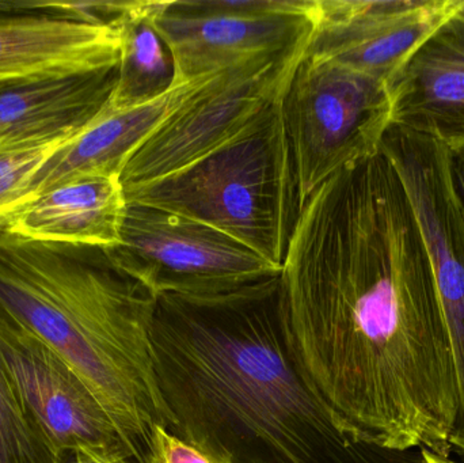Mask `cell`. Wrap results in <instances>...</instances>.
I'll list each match as a JSON object with an SVG mask.
<instances>
[{"label":"cell","mask_w":464,"mask_h":463,"mask_svg":"<svg viewBox=\"0 0 464 463\" xmlns=\"http://www.w3.org/2000/svg\"><path fill=\"white\" fill-rule=\"evenodd\" d=\"M280 287L295 352L343 435L450 458L451 342L424 236L382 149L300 207Z\"/></svg>","instance_id":"cell-1"},{"label":"cell","mask_w":464,"mask_h":463,"mask_svg":"<svg viewBox=\"0 0 464 463\" xmlns=\"http://www.w3.org/2000/svg\"><path fill=\"white\" fill-rule=\"evenodd\" d=\"M152 362L169 431L230 463H384L341 431L295 352L280 276L158 296Z\"/></svg>","instance_id":"cell-2"},{"label":"cell","mask_w":464,"mask_h":463,"mask_svg":"<svg viewBox=\"0 0 464 463\" xmlns=\"http://www.w3.org/2000/svg\"><path fill=\"white\" fill-rule=\"evenodd\" d=\"M155 302L101 247L0 231V307L83 381L136 463L155 427L173 426L152 362Z\"/></svg>","instance_id":"cell-3"},{"label":"cell","mask_w":464,"mask_h":463,"mask_svg":"<svg viewBox=\"0 0 464 463\" xmlns=\"http://www.w3.org/2000/svg\"><path fill=\"white\" fill-rule=\"evenodd\" d=\"M125 196L128 203L203 223L259 257L283 266L299 214L283 100L228 146L174 176L125 192Z\"/></svg>","instance_id":"cell-4"},{"label":"cell","mask_w":464,"mask_h":463,"mask_svg":"<svg viewBox=\"0 0 464 463\" xmlns=\"http://www.w3.org/2000/svg\"><path fill=\"white\" fill-rule=\"evenodd\" d=\"M299 209L330 177L381 151L392 125L384 82L329 57L307 53L283 98Z\"/></svg>","instance_id":"cell-5"},{"label":"cell","mask_w":464,"mask_h":463,"mask_svg":"<svg viewBox=\"0 0 464 463\" xmlns=\"http://www.w3.org/2000/svg\"><path fill=\"white\" fill-rule=\"evenodd\" d=\"M307 49L215 75L133 154L120 177L125 192L174 176L247 133L283 100Z\"/></svg>","instance_id":"cell-6"},{"label":"cell","mask_w":464,"mask_h":463,"mask_svg":"<svg viewBox=\"0 0 464 463\" xmlns=\"http://www.w3.org/2000/svg\"><path fill=\"white\" fill-rule=\"evenodd\" d=\"M103 250L155 298L230 293L283 269L203 223L136 203H128L119 245Z\"/></svg>","instance_id":"cell-7"},{"label":"cell","mask_w":464,"mask_h":463,"mask_svg":"<svg viewBox=\"0 0 464 463\" xmlns=\"http://www.w3.org/2000/svg\"><path fill=\"white\" fill-rule=\"evenodd\" d=\"M318 0L158 2L152 24L173 56L176 83L308 48Z\"/></svg>","instance_id":"cell-8"},{"label":"cell","mask_w":464,"mask_h":463,"mask_svg":"<svg viewBox=\"0 0 464 463\" xmlns=\"http://www.w3.org/2000/svg\"><path fill=\"white\" fill-rule=\"evenodd\" d=\"M382 151L402 179L432 264L457 371L454 437L464 445V200L452 154L436 139L397 125Z\"/></svg>","instance_id":"cell-9"},{"label":"cell","mask_w":464,"mask_h":463,"mask_svg":"<svg viewBox=\"0 0 464 463\" xmlns=\"http://www.w3.org/2000/svg\"><path fill=\"white\" fill-rule=\"evenodd\" d=\"M0 359L30 412L65 456L79 449H94L135 462L83 381L2 307Z\"/></svg>","instance_id":"cell-10"},{"label":"cell","mask_w":464,"mask_h":463,"mask_svg":"<svg viewBox=\"0 0 464 463\" xmlns=\"http://www.w3.org/2000/svg\"><path fill=\"white\" fill-rule=\"evenodd\" d=\"M457 5L458 0H318L307 52L392 89L414 52Z\"/></svg>","instance_id":"cell-11"},{"label":"cell","mask_w":464,"mask_h":463,"mask_svg":"<svg viewBox=\"0 0 464 463\" xmlns=\"http://www.w3.org/2000/svg\"><path fill=\"white\" fill-rule=\"evenodd\" d=\"M117 26L48 13L0 16V90L120 65Z\"/></svg>","instance_id":"cell-12"},{"label":"cell","mask_w":464,"mask_h":463,"mask_svg":"<svg viewBox=\"0 0 464 463\" xmlns=\"http://www.w3.org/2000/svg\"><path fill=\"white\" fill-rule=\"evenodd\" d=\"M214 75L176 83L155 100L130 108H105L60 147L35 174L27 204L54 188L92 176L121 177L127 163L152 133L179 111ZM26 204V206H27Z\"/></svg>","instance_id":"cell-13"},{"label":"cell","mask_w":464,"mask_h":463,"mask_svg":"<svg viewBox=\"0 0 464 463\" xmlns=\"http://www.w3.org/2000/svg\"><path fill=\"white\" fill-rule=\"evenodd\" d=\"M390 92L392 125L430 136L451 152L464 149L462 14L455 10L414 52Z\"/></svg>","instance_id":"cell-14"},{"label":"cell","mask_w":464,"mask_h":463,"mask_svg":"<svg viewBox=\"0 0 464 463\" xmlns=\"http://www.w3.org/2000/svg\"><path fill=\"white\" fill-rule=\"evenodd\" d=\"M127 206L120 177H83L30 201L3 230L32 241L108 249L119 245Z\"/></svg>","instance_id":"cell-15"},{"label":"cell","mask_w":464,"mask_h":463,"mask_svg":"<svg viewBox=\"0 0 464 463\" xmlns=\"http://www.w3.org/2000/svg\"><path fill=\"white\" fill-rule=\"evenodd\" d=\"M119 67L0 90V140L72 139L105 108Z\"/></svg>","instance_id":"cell-16"},{"label":"cell","mask_w":464,"mask_h":463,"mask_svg":"<svg viewBox=\"0 0 464 463\" xmlns=\"http://www.w3.org/2000/svg\"><path fill=\"white\" fill-rule=\"evenodd\" d=\"M157 7L158 2H128L117 21L121 56L109 108H130L149 102L176 84L173 56L152 24Z\"/></svg>","instance_id":"cell-17"},{"label":"cell","mask_w":464,"mask_h":463,"mask_svg":"<svg viewBox=\"0 0 464 463\" xmlns=\"http://www.w3.org/2000/svg\"><path fill=\"white\" fill-rule=\"evenodd\" d=\"M54 445L16 391L0 359V463H64Z\"/></svg>","instance_id":"cell-18"},{"label":"cell","mask_w":464,"mask_h":463,"mask_svg":"<svg viewBox=\"0 0 464 463\" xmlns=\"http://www.w3.org/2000/svg\"><path fill=\"white\" fill-rule=\"evenodd\" d=\"M68 140H0V231L26 206L30 184L41 166Z\"/></svg>","instance_id":"cell-19"},{"label":"cell","mask_w":464,"mask_h":463,"mask_svg":"<svg viewBox=\"0 0 464 463\" xmlns=\"http://www.w3.org/2000/svg\"><path fill=\"white\" fill-rule=\"evenodd\" d=\"M147 463H230L207 453L203 449L187 442L169 431L166 427L157 426L152 431Z\"/></svg>","instance_id":"cell-20"},{"label":"cell","mask_w":464,"mask_h":463,"mask_svg":"<svg viewBox=\"0 0 464 463\" xmlns=\"http://www.w3.org/2000/svg\"><path fill=\"white\" fill-rule=\"evenodd\" d=\"M64 463H136L125 457L106 451L94 450V449H79L73 453L65 456Z\"/></svg>","instance_id":"cell-21"},{"label":"cell","mask_w":464,"mask_h":463,"mask_svg":"<svg viewBox=\"0 0 464 463\" xmlns=\"http://www.w3.org/2000/svg\"><path fill=\"white\" fill-rule=\"evenodd\" d=\"M452 168H454V176L457 179L458 188L464 200V149L459 151L451 152Z\"/></svg>","instance_id":"cell-22"},{"label":"cell","mask_w":464,"mask_h":463,"mask_svg":"<svg viewBox=\"0 0 464 463\" xmlns=\"http://www.w3.org/2000/svg\"><path fill=\"white\" fill-rule=\"evenodd\" d=\"M14 14H27V0H0V16L14 15Z\"/></svg>","instance_id":"cell-23"},{"label":"cell","mask_w":464,"mask_h":463,"mask_svg":"<svg viewBox=\"0 0 464 463\" xmlns=\"http://www.w3.org/2000/svg\"><path fill=\"white\" fill-rule=\"evenodd\" d=\"M422 459L425 463H459L452 461L451 458H446V457L438 456V454L430 453V451H420Z\"/></svg>","instance_id":"cell-24"},{"label":"cell","mask_w":464,"mask_h":463,"mask_svg":"<svg viewBox=\"0 0 464 463\" xmlns=\"http://www.w3.org/2000/svg\"><path fill=\"white\" fill-rule=\"evenodd\" d=\"M458 13L462 14L464 15V0H459V3H458Z\"/></svg>","instance_id":"cell-25"},{"label":"cell","mask_w":464,"mask_h":463,"mask_svg":"<svg viewBox=\"0 0 464 463\" xmlns=\"http://www.w3.org/2000/svg\"><path fill=\"white\" fill-rule=\"evenodd\" d=\"M405 463H425L424 459H422L421 454H420L419 459H411V461H408Z\"/></svg>","instance_id":"cell-26"}]
</instances>
